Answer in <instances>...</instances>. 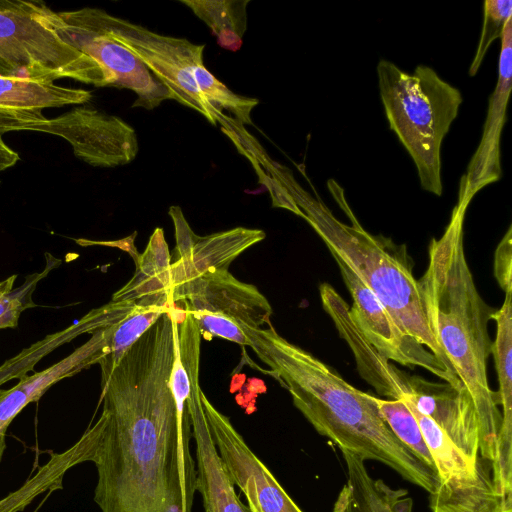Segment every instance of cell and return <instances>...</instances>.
<instances>
[{
  "label": "cell",
  "mask_w": 512,
  "mask_h": 512,
  "mask_svg": "<svg viewBox=\"0 0 512 512\" xmlns=\"http://www.w3.org/2000/svg\"><path fill=\"white\" fill-rule=\"evenodd\" d=\"M347 481L340 490L333 512H412L413 499L405 489H394L369 474L364 460L341 450Z\"/></svg>",
  "instance_id": "19"
},
{
  "label": "cell",
  "mask_w": 512,
  "mask_h": 512,
  "mask_svg": "<svg viewBox=\"0 0 512 512\" xmlns=\"http://www.w3.org/2000/svg\"><path fill=\"white\" fill-rule=\"evenodd\" d=\"M380 415L397 439L423 464L434 470V463L419 425L401 400L381 399L374 396Z\"/></svg>",
  "instance_id": "26"
},
{
  "label": "cell",
  "mask_w": 512,
  "mask_h": 512,
  "mask_svg": "<svg viewBox=\"0 0 512 512\" xmlns=\"http://www.w3.org/2000/svg\"><path fill=\"white\" fill-rule=\"evenodd\" d=\"M333 257L353 300L349 315L364 338L383 357L410 368L421 367L452 386L462 385L428 348L402 332L375 294L345 263Z\"/></svg>",
  "instance_id": "11"
},
{
  "label": "cell",
  "mask_w": 512,
  "mask_h": 512,
  "mask_svg": "<svg viewBox=\"0 0 512 512\" xmlns=\"http://www.w3.org/2000/svg\"><path fill=\"white\" fill-rule=\"evenodd\" d=\"M26 508L24 497L17 491L0 499V512H20Z\"/></svg>",
  "instance_id": "31"
},
{
  "label": "cell",
  "mask_w": 512,
  "mask_h": 512,
  "mask_svg": "<svg viewBox=\"0 0 512 512\" xmlns=\"http://www.w3.org/2000/svg\"><path fill=\"white\" fill-rule=\"evenodd\" d=\"M377 76L390 129L411 156L421 187L441 196V147L458 115L461 92L426 65L409 73L382 59Z\"/></svg>",
  "instance_id": "5"
},
{
  "label": "cell",
  "mask_w": 512,
  "mask_h": 512,
  "mask_svg": "<svg viewBox=\"0 0 512 512\" xmlns=\"http://www.w3.org/2000/svg\"><path fill=\"white\" fill-rule=\"evenodd\" d=\"M24 130L64 138L74 155L94 167L112 168L132 162L139 151L134 128L118 116L79 106L54 118L42 114L26 121Z\"/></svg>",
  "instance_id": "10"
},
{
  "label": "cell",
  "mask_w": 512,
  "mask_h": 512,
  "mask_svg": "<svg viewBox=\"0 0 512 512\" xmlns=\"http://www.w3.org/2000/svg\"><path fill=\"white\" fill-rule=\"evenodd\" d=\"M201 392L197 373L185 404L196 448V491L201 494L205 512H251L236 494L235 484L213 441Z\"/></svg>",
  "instance_id": "16"
},
{
  "label": "cell",
  "mask_w": 512,
  "mask_h": 512,
  "mask_svg": "<svg viewBox=\"0 0 512 512\" xmlns=\"http://www.w3.org/2000/svg\"><path fill=\"white\" fill-rule=\"evenodd\" d=\"M494 276L506 293L512 291V227L497 245L494 256Z\"/></svg>",
  "instance_id": "29"
},
{
  "label": "cell",
  "mask_w": 512,
  "mask_h": 512,
  "mask_svg": "<svg viewBox=\"0 0 512 512\" xmlns=\"http://www.w3.org/2000/svg\"><path fill=\"white\" fill-rule=\"evenodd\" d=\"M319 291L324 310L354 354L360 376L388 399L398 400L410 394L409 374L390 364L364 338L349 315V305L336 290L330 284L323 283Z\"/></svg>",
  "instance_id": "18"
},
{
  "label": "cell",
  "mask_w": 512,
  "mask_h": 512,
  "mask_svg": "<svg viewBox=\"0 0 512 512\" xmlns=\"http://www.w3.org/2000/svg\"><path fill=\"white\" fill-rule=\"evenodd\" d=\"M490 319L496 322V338L491 343L495 368L498 376L499 405L502 407V425L499 434V461L511 465L512 432V291L505 293V299Z\"/></svg>",
  "instance_id": "22"
},
{
  "label": "cell",
  "mask_w": 512,
  "mask_h": 512,
  "mask_svg": "<svg viewBox=\"0 0 512 512\" xmlns=\"http://www.w3.org/2000/svg\"><path fill=\"white\" fill-rule=\"evenodd\" d=\"M211 436L235 486L251 512H303L244 438L201 392Z\"/></svg>",
  "instance_id": "12"
},
{
  "label": "cell",
  "mask_w": 512,
  "mask_h": 512,
  "mask_svg": "<svg viewBox=\"0 0 512 512\" xmlns=\"http://www.w3.org/2000/svg\"><path fill=\"white\" fill-rule=\"evenodd\" d=\"M37 4L0 0V76L53 82L70 78L109 87L106 75L92 59L39 20Z\"/></svg>",
  "instance_id": "6"
},
{
  "label": "cell",
  "mask_w": 512,
  "mask_h": 512,
  "mask_svg": "<svg viewBox=\"0 0 512 512\" xmlns=\"http://www.w3.org/2000/svg\"><path fill=\"white\" fill-rule=\"evenodd\" d=\"M471 200L458 198L443 234L429 244L427 268L418 282L433 336L473 400L480 456L493 464L496 479L502 413L487 376V324L494 310L480 296L465 255L464 220Z\"/></svg>",
  "instance_id": "3"
},
{
  "label": "cell",
  "mask_w": 512,
  "mask_h": 512,
  "mask_svg": "<svg viewBox=\"0 0 512 512\" xmlns=\"http://www.w3.org/2000/svg\"><path fill=\"white\" fill-rule=\"evenodd\" d=\"M37 115L39 114H11L0 112V171L14 166L20 159L18 153L5 143L2 137L3 134L24 130L25 122Z\"/></svg>",
  "instance_id": "28"
},
{
  "label": "cell",
  "mask_w": 512,
  "mask_h": 512,
  "mask_svg": "<svg viewBox=\"0 0 512 512\" xmlns=\"http://www.w3.org/2000/svg\"><path fill=\"white\" fill-rule=\"evenodd\" d=\"M498 79L488 99V110L482 137L466 173L460 179L458 197L473 198L485 186L501 177L500 138L506 121L508 99L512 86V17L500 36Z\"/></svg>",
  "instance_id": "14"
},
{
  "label": "cell",
  "mask_w": 512,
  "mask_h": 512,
  "mask_svg": "<svg viewBox=\"0 0 512 512\" xmlns=\"http://www.w3.org/2000/svg\"><path fill=\"white\" fill-rule=\"evenodd\" d=\"M45 257L44 269L28 275L20 286L14 287L17 275L0 281V329L16 328L21 314L36 306L32 296L37 284L61 263L60 259L49 253H46Z\"/></svg>",
  "instance_id": "25"
},
{
  "label": "cell",
  "mask_w": 512,
  "mask_h": 512,
  "mask_svg": "<svg viewBox=\"0 0 512 512\" xmlns=\"http://www.w3.org/2000/svg\"><path fill=\"white\" fill-rule=\"evenodd\" d=\"M512 17L511 0H487L484 2L483 26L475 56L469 68V75L474 76L490 45L500 38L507 20Z\"/></svg>",
  "instance_id": "27"
},
{
  "label": "cell",
  "mask_w": 512,
  "mask_h": 512,
  "mask_svg": "<svg viewBox=\"0 0 512 512\" xmlns=\"http://www.w3.org/2000/svg\"><path fill=\"white\" fill-rule=\"evenodd\" d=\"M88 10L103 30L145 64L173 100L200 113L213 125L220 122L224 114L212 108L194 79L195 68L203 61L205 45L158 34L99 8L88 7Z\"/></svg>",
  "instance_id": "9"
},
{
  "label": "cell",
  "mask_w": 512,
  "mask_h": 512,
  "mask_svg": "<svg viewBox=\"0 0 512 512\" xmlns=\"http://www.w3.org/2000/svg\"><path fill=\"white\" fill-rule=\"evenodd\" d=\"M170 304L168 306L136 305L129 315L111 326L108 353L98 363L101 369V384L108 379L128 348L169 309Z\"/></svg>",
  "instance_id": "24"
},
{
  "label": "cell",
  "mask_w": 512,
  "mask_h": 512,
  "mask_svg": "<svg viewBox=\"0 0 512 512\" xmlns=\"http://www.w3.org/2000/svg\"><path fill=\"white\" fill-rule=\"evenodd\" d=\"M251 348L287 387L294 406L314 429L340 450L378 461L430 494L438 479L393 434L374 396L349 384L303 348L280 336L272 325L252 331Z\"/></svg>",
  "instance_id": "2"
},
{
  "label": "cell",
  "mask_w": 512,
  "mask_h": 512,
  "mask_svg": "<svg viewBox=\"0 0 512 512\" xmlns=\"http://www.w3.org/2000/svg\"><path fill=\"white\" fill-rule=\"evenodd\" d=\"M37 16L63 42L92 59L106 75L109 87L133 91L137 96L133 108L152 110L172 99L145 64L93 20L88 7L56 12L38 1Z\"/></svg>",
  "instance_id": "8"
},
{
  "label": "cell",
  "mask_w": 512,
  "mask_h": 512,
  "mask_svg": "<svg viewBox=\"0 0 512 512\" xmlns=\"http://www.w3.org/2000/svg\"><path fill=\"white\" fill-rule=\"evenodd\" d=\"M111 325L91 334V338L64 359L32 375H24L9 389H0V462L6 448V433L16 416L57 382L89 368L108 353Z\"/></svg>",
  "instance_id": "17"
},
{
  "label": "cell",
  "mask_w": 512,
  "mask_h": 512,
  "mask_svg": "<svg viewBox=\"0 0 512 512\" xmlns=\"http://www.w3.org/2000/svg\"><path fill=\"white\" fill-rule=\"evenodd\" d=\"M171 256L162 228L150 236L136 262L131 280L115 292L111 301H130L139 306H168L172 299Z\"/></svg>",
  "instance_id": "20"
},
{
  "label": "cell",
  "mask_w": 512,
  "mask_h": 512,
  "mask_svg": "<svg viewBox=\"0 0 512 512\" xmlns=\"http://www.w3.org/2000/svg\"><path fill=\"white\" fill-rule=\"evenodd\" d=\"M92 92L56 85L53 81L0 76V112L40 114L45 108L85 104Z\"/></svg>",
  "instance_id": "21"
},
{
  "label": "cell",
  "mask_w": 512,
  "mask_h": 512,
  "mask_svg": "<svg viewBox=\"0 0 512 512\" xmlns=\"http://www.w3.org/2000/svg\"><path fill=\"white\" fill-rule=\"evenodd\" d=\"M279 180L332 256L345 263L375 294L402 332L428 348L456 376L430 329L406 245L370 234L360 225L351 209L346 214L352 224L341 222L319 197L315 199L304 191L291 175L283 172Z\"/></svg>",
  "instance_id": "4"
},
{
  "label": "cell",
  "mask_w": 512,
  "mask_h": 512,
  "mask_svg": "<svg viewBox=\"0 0 512 512\" xmlns=\"http://www.w3.org/2000/svg\"><path fill=\"white\" fill-rule=\"evenodd\" d=\"M264 184L270 192L272 198V206L278 208H285L296 215L304 218L303 212L295 203L293 197L288 189L276 177H269L264 175Z\"/></svg>",
  "instance_id": "30"
},
{
  "label": "cell",
  "mask_w": 512,
  "mask_h": 512,
  "mask_svg": "<svg viewBox=\"0 0 512 512\" xmlns=\"http://www.w3.org/2000/svg\"><path fill=\"white\" fill-rule=\"evenodd\" d=\"M168 213L176 238L170 265L172 290L205 272L228 270L233 260L266 237L263 230L244 227L199 236L190 228L179 206H170Z\"/></svg>",
  "instance_id": "13"
},
{
  "label": "cell",
  "mask_w": 512,
  "mask_h": 512,
  "mask_svg": "<svg viewBox=\"0 0 512 512\" xmlns=\"http://www.w3.org/2000/svg\"><path fill=\"white\" fill-rule=\"evenodd\" d=\"M172 299L190 313L205 340L220 337L250 347L251 332L271 324L267 298L226 269L205 272L173 288Z\"/></svg>",
  "instance_id": "7"
},
{
  "label": "cell",
  "mask_w": 512,
  "mask_h": 512,
  "mask_svg": "<svg viewBox=\"0 0 512 512\" xmlns=\"http://www.w3.org/2000/svg\"><path fill=\"white\" fill-rule=\"evenodd\" d=\"M174 356L168 309L101 384L91 460L101 512H191L196 463L188 414H179L171 389Z\"/></svg>",
  "instance_id": "1"
},
{
  "label": "cell",
  "mask_w": 512,
  "mask_h": 512,
  "mask_svg": "<svg viewBox=\"0 0 512 512\" xmlns=\"http://www.w3.org/2000/svg\"><path fill=\"white\" fill-rule=\"evenodd\" d=\"M408 384L411 393L398 400L431 418L466 455L481 457L480 423L468 391L462 385L431 382L411 375Z\"/></svg>",
  "instance_id": "15"
},
{
  "label": "cell",
  "mask_w": 512,
  "mask_h": 512,
  "mask_svg": "<svg viewBox=\"0 0 512 512\" xmlns=\"http://www.w3.org/2000/svg\"><path fill=\"white\" fill-rule=\"evenodd\" d=\"M211 29L221 48L237 51L247 27L245 1L181 0Z\"/></svg>",
  "instance_id": "23"
}]
</instances>
